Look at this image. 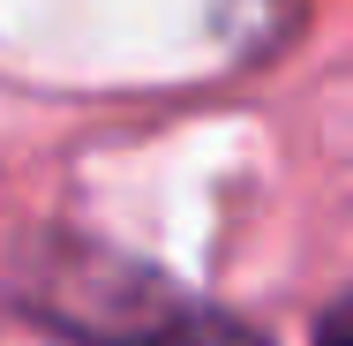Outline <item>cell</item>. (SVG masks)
I'll use <instances>...</instances> for the list:
<instances>
[{
	"instance_id": "1",
	"label": "cell",
	"mask_w": 353,
	"mask_h": 346,
	"mask_svg": "<svg viewBox=\"0 0 353 346\" xmlns=\"http://www.w3.org/2000/svg\"><path fill=\"white\" fill-rule=\"evenodd\" d=\"M46 309L90 346H263L241 324H225L218 309L128 271V264H90L83 278H61L46 294Z\"/></svg>"
}]
</instances>
